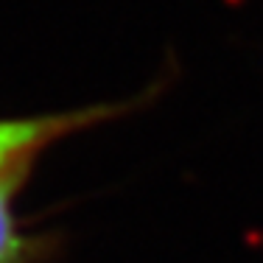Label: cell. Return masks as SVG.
<instances>
[{
	"label": "cell",
	"instance_id": "cell-2",
	"mask_svg": "<svg viewBox=\"0 0 263 263\" xmlns=\"http://www.w3.org/2000/svg\"><path fill=\"white\" fill-rule=\"evenodd\" d=\"M28 171L31 168L0 171V263H36L42 258L40 241L23 230L14 210V196Z\"/></svg>",
	"mask_w": 263,
	"mask_h": 263
},
{
	"label": "cell",
	"instance_id": "cell-1",
	"mask_svg": "<svg viewBox=\"0 0 263 263\" xmlns=\"http://www.w3.org/2000/svg\"><path fill=\"white\" fill-rule=\"evenodd\" d=\"M126 109H132V104H92L28 118H0V171L31 168L34 160L56 140L84 132L96 123L115 121Z\"/></svg>",
	"mask_w": 263,
	"mask_h": 263
}]
</instances>
